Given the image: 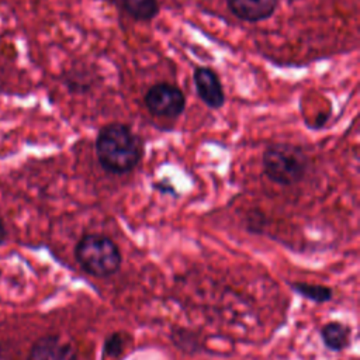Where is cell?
I'll use <instances>...</instances> for the list:
<instances>
[{"label": "cell", "instance_id": "cell-7", "mask_svg": "<svg viewBox=\"0 0 360 360\" xmlns=\"http://www.w3.org/2000/svg\"><path fill=\"white\" fill-rule=\"evenodd\" d=\"M280 0H226L229 11L239 20L259 22L270 18Z\"/></svg>", "mask_w": 360, "mask_h": 360}, {"label": "cell", "instance_id": "cell-13", "mask_svg": "<svg viewBox=\"0 0 360 360\" xmlns=\"http://www.w3.org/2000/svg\"><path fill=\"white\" fill-rule=\"evenodd\" d=\"M7 239V228H6V224L3 221V218L0 217V245H3Z\"/></svg>", "mask_w": 360, "mask_h": 360}, {"label": "cell", "instance_id": "cell-11", "mask_svg": "<svg viewBox=\"0 0 360 360\" xmlns=\"http://www.w3.org/2000/svg\"><path fill=\"white\" fill-rule=\"evenodd\" d=\"M172 342L179 347V350L187 352V353H194L200 347L198 338L187 329H174L170 335Z\"/></svg>", "mask_w": 360, "mask_h": 360}, {"label": "cell", "instance_id": "cell-5", "mask_svg": "<svg viewBox=\"0 0 360 360\" xmlns=\"http://www.w3.org/2000/svg\"><path fill=\"white\" fill-rule=\"evenodd\" d=\"M27 360H77V349L69 338L44 335L32 343Z\"/></svg>", "mask_w": 360, "mask_h": 360}, {"label": "cell", "instance_id": "cell-9", "mask_svg": "<svg viewBox=\"0 0 360 360\" xmlns=\"http://www.w3.org/2000/svg\"><path fill=\"white\" fill-rule=\"evenodd\" d=\"M124 11L136 21H152L159 13L158 0H118Z\"/></svg>", "mask_w": 360, "mask_h": 360}, {"label": "cell", "instance_id": "cell-10", "mask_svg": "<svg viewBox=\"0 0 360 360\" xmlns=\"http://www.w3.org/2000/svg\"><path fill=\"white\" fill-rule=\"evenodd\" d=\"M291 288L300 294L301 297L314 301L316 304H325L332 300L333 291L330 287L323 284H314V283H304V281H295L291 284Z\"/></svg>", "mask_w": 360, "mask_h": 360}, {"label": "cell", "instance_id": "cell-2", "mask_svg": "<svg viewBox=\"0 0 360 360\" xmlns=\"http://www.w3.org/2000/svg\"><path fill=\"white\" fill-rule=\"evenodd\" d=\"M263 172L266 177L278 186H294L300 183L309 167V158L302 146L276 142L263 152Z\"/></svg>", "mask_w": 360, "mask_h": 360}, {"label": "cell", "instance_id": "cell-6", "mask_svg": "<svg viewBox=\"0 0 360 360\" xmlns=\"http://www.w3.org/2000/svg\"><path fill=\"white\" fill-rule=\"evenodd\" d=\"M193 80L200 100L212 110H219L225 104V91L218 75L205 66L194 69Z\"/></svg>", "mask_w": 360, "mask_h": 360}, {"label": "cell", "instance_id": "cell-8", "mask_svg": "<svg viewBox=\"0 0 360 360\" xmlns=\"http://www.w3.org/2000/svg\"><path fill=\"white\" fill-rule=\"evenodd\" d=\"M352 329L349 325L330 321L321 328V340L330 352H342L350 345Z\"/></svg>", "mask_w": 360, "mask_h": 360}, {"label": "cell", "instance_id": "cell-3", "mask_svg": "<svg viewBox=\"0 0 360 360\" xmlns=\"http://www.w3.org/2000/svg\"><path fill=\"white\" fill-rule=\"evenodd\" d=\"M75 259L87 274L100 278L115 274L122 264L118 245L101 233L83 235L75 246Z\"/></svg>", "mask_w": 360, "mask_h": 360}, {"label": "cell", "instance_id": "cell-1", "mask_svg": "<svg viewBox=\"0 0 360 360\" xmlns=\"http://www.w3.org/2000/svg\"><path fill=\"white\" fill-rule=\"evenodd\" d=\"M143 155L141 138L122 122L104 125L96 138V156L100 166L114 174L134 170Z\"/></svg>", "mask_w": 360, "mask_h": 360}, {"label": "cell", "instance_id": "cell-12", "mask_svg": "<svg viewBox=\"0 0 360 360\" xmlns=\"http://www.w3.org/2000/svg\"><path fill=\"white\" fill-rule=\"evenodd\" d=\"M125 347V338L124 333L121 332H115L107 336V339L104 340V354L108 357H117L122 353Z\"/></svg>", "mask_w": 360, "mask_h": 360}, {"label": "cell", "instance_id": "cell-4", "mask_svg": "<svg viewBox=\"0 0 360 360\" xmlns=\"http://www.w3.org/2000/svg\"><path fill=\"white\" fill-rule=\"evenodd\" d=\"M146 110L160 118H177L186 108V96L174 84L160 82L148 89L143 96Z\"/></svg>", "mask_w": 360, "mask_h": 360}]
</instances>
